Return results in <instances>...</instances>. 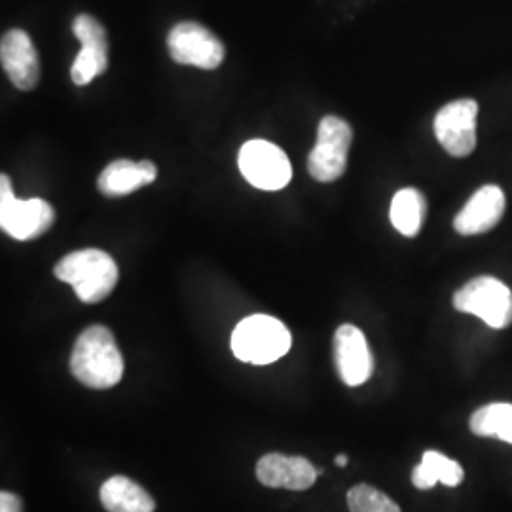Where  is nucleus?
<instances>
[{"label":"nucleus","mask_w":512,"mask_h":512,"mask_svg":"<svg viewBox=\"0 0 512 512\" xmlns=\"http://www.w3.org/2000/svg\"><path fill=\"white\" fill-rule=\"evenodd\" d=\"M167 48L173 61L181 65L213 71L224 61V46L207 27L183 21L169 31Z\"/></svg>","instance_id":"obj_8"},{"label":"nucleus","mask_w":512,"mask_h":512,"mask_svg":"<svg viewBox=\"0 0 512 512\" xmlns=\"http://www.w3.org/2000/svg\"><path fill=\"white\" fill-rule=\"evenodd\" d=\"M476 118L478 103L475 99H458L448 103L435 116V135L442 148L454 158H467L476 148Z\"/></svg>","instance_id":"obj_9"},{"label":"nucleus","mask_w":512,"mask_h":512,"mask_svg":"<svg viewBox=\"0 0 512 512\" xmlns=\"http://www.w3.org/2000/svg\"><path fill=\"white\" fill-rule=\"evenodd\" d=\"M334 461H336V465H338V467H346V465H348V456L340 454V456H336Z\"/></svg>","instance_id":"obj_22"},{"label":"nucleus","mask_w":512,"mask_h":512,"mask_svg":"<svg viewBox=\"0 0 512 512\" xmlns=\"http://www.w3.org/2000/svg\"><path fill=\"white\" fill-rule=\"evenodd\" d=\"M348 507L351 512H401L391 497L368 484H359L349 490Z\"/></svg>","instance_id":"obj_20"},{"label":"nucleus","mask_w":512,"mask_h":512,"mask_svg":"<svg viewBox=\"0 0 512 512\" xmlns=\"http://www.w3.org/2000/svg\"><path fill=\"white\" fill-rule=\"evenodd\" d=\"M353 129L338 116H325L317 128V141L308 158V171L319 183L338 181L348 167Z\"/></svg>","instance_id":"obj_6"},{"label":"nucleus","mask_w":512,"mask_h":512,"mask_svg":"<svg viewBox=\"0 0 512 512\" xmlns=\"http://www.w3.org/2000/svg\"><path fill=\"white\" fill-rule=\"evenodd\" d=\"M54 275L69 283L84 304H97L109 296L118 283L114 258L101 249H80L55 264Z\"/></svg>","instance_id":"obj_2"},{"label":"nucleus","mask_w":512,"mask_h":512,"mask_svg":"<svg viewBox=\"0 0 512 512\" xmlns=\"http://www.w3.org/2000/svg\"><path fill=\"white\" fill-rule=\"evenodd\" d=\"M238 165L245 181L258 190L275 192L293 179V167L287 154L270 141H247L239 150Z\"/></svg>","instance_id":"obj_7"},{"label":"nucleus","mask_w":512,"mask_h":512,"mask_svg":"<svg viewBox=\"0 0 512 512\" xmlns=\"http://www.w3.org/2000/svg\"><path fill=\"white\" fill-rule=\"evenodd\" d=\"M463 476L465 473L456 459L446 458L437 450H427L412 473V482L418 490H431L439 482L448 488H456L463 482Z\"/></svg>","instance_id":"obj_17"},{"label":"nucleus","mask_w":512,"mask_h":512,"mask_svg":"<svg viewBox=\"0 0 512 512\" xmlns=\"http://www.w3.org/2000/svg\"><path fill=\"white\" fill-rule=\"evenodd\" d=\"M0 512H23L18 495L2 492L0 494Z\"/></svg>","instance_id":"obj_21"},{"label":"nucleus","mask_w":512,"mask_h":512,"mask_svg":"<svg viewBox=\"0 0 512 512\" xmlns=\"http://www.w3.org/2000/svg\"><path fill=\"white\" fill-rule=\"evenodd\" d=\"M55 222L54 207L46 200H18L8 175L0 177V228L10 238L31 241L46 234Z\"/></svg>","instance_id":"obj_5"},{"label":"nucleus","mask_w":512,"mask_h":512,"mask_svg":"<svg viewBox=\"0 0 512 512\" xmlns=\"http://www.w3.org/2000/svg\"><path fill=\"white\" fill-rule=\"evenodd\" d=\"M71 372L90 389H110L124 376V359L114 334L103 325L84 330L71 355Z\"/></svg>","instance_id":"obj_1"},{"label":"nucleus","mask_w":512,"mask_h":512,"mask_svg":"<svg viewBox=\"0 0 512 512\" xmlns=\"http://www.w3.org/2000/svg\"><path fill=\"white\" fill-rule=\"evenodd\" d=\"M427 215L425 196L418 188H403L393 196L389 219L397 232L406 238H414L420 234L423 220Z\"/></svg>","instance_id":"obj_18"},{"label":"nucleus","mask_w":512,"mask_h":512,"mask_svg":"<svg viewBox=\"0 0 512 512\" xmlns=\"http://www.w3.org/2000/svg\"><path fill=\"white\" fill-rule=\"evenodd\" d=\"M0 61L4 73L21 92H31L40 80V59L31 37L21 31H8L0 42Z\"/></svg>","instance_id":"obj_12"},{"label":"nucleus","mask_w":512,"mask_h":512,"mask_svg":"<svg viewBox=\"0 0 512 512\" xmlns=\"http://www.w3.org/2000/svg\"><path fill=\"white\" fill-rule=\"evenodd\" d=\"M291 344L289 329L279 319L264 313L245 317L232 334L234 355L251 365H272L289 353Z\"/></svg>","instance_id":"obj_3"},{"label":"nucleus","mask_w":512,"mask_h":512,"mask_svg":"<svg viewBox=\"0 0 512 512\" xmlns=\"http://www.w3.org/2000/svg\"><path fill=\"white\" fill-rule=\"evenodd\" d=\"M158 179V167L150 160L131 162V160H114L107 165L99 179L97 188L107 198H122L137 192Z\"/></svg>","instance_id":"obj_15"},{"label":"nucleus","mask_w":512,"mask_h":512,"mask_svg":"<svg viewBox=\"0 0 512 512\" xmlns=\"http://www.w3.org/2000/svg\"><path fill=\"white\" fill-rule=\"evenodd\" d=\"M454 308L482 319L490 329H507L512 325V291L490 275L465 283L454 294Z\"/></svg>","instance_id":"obj_4"},{"label":"nucleus","mask_w":512,"mask_h":512,"mask_svg":"<svg viewBox=\"0 0 512 512\" xmlns=\"http://www.w3.org/2000/svg\"><path fill=\"white\" fill-rule=\"evenodd\" d=\"M334 363L344 384L349 387L365 384L372 376L374 359L363 330L353 325L338 327L334 334Z\"/></svg>","instance_id":"obj_11"},{"label":"nucleus","mask_w":512,"mask_h":512,"mask_svg":"<svg viewBox=\"0 0 512 512\" xmlns=\"http://www.w3.org/2000/svg\"><path fill=\"white\" fill-rule=\"evenodd\" d=\"M469 425L478 437H494L512 444V404H486L471 416Z\"/></svg>","instance_id":"obj_19"},{"label":"nucleus","mask_w":512,"mask_h":512,"mask_svg":"<svg viewBox=\"0 0 512 512\" xmlns=\"http://www.w3.org/2000/svg\"><path fill=\"white\" fill-rule=\"evenodd\" d=\"M319 476V471L310 461L300 456L266 454L256 463V478L268 488H283L302 492L308 490Z\"/></svg>","instance_id":"obj_14"},{"label":"nucleus","mask_w":512,"mask_h":512,"mask_svg":"<svg viewBox=\"0 0 512 512\" xmlns=\"http://www.w3.org/2000/svg\"><path fill=\"white\" fill-rule=\"evenodd\" d=\"M505 194L499 186L478 188L454 219V230L461 236H478L494 230L505 213Z\"/></svg>","instance_id":"obj_13"},{"label":"nucleus","mask_w":512,"mask_h":512,"mask_svg":"<svg viewBox=\"0 0 512 512\" xmlns=\"http://www.w3.org/2000/svg\"><path fill=\"white\" fill-rule=\"evenodd\" d=\"M101 503L109 512H154L156 503L128 476H112L101 486Z\"/></svg>","instance_id":"obj_16"},{"label":"nucleus","mask_w":512,"mask_h":512,"mask_svg":"<svg viewBox=\"0 0 512 512\" xmlns=\"http://www.w3.org/2000/svg\"><path fill=\"white\" fill-rule=\"evenodd\" d=\"M73 33L80 40L82 50L74 59L71 78L76 86H88L109 67V38L105 27L88 14L74 18Z\"/></svg>","instance_id":"obj_10"}]
</instances>
